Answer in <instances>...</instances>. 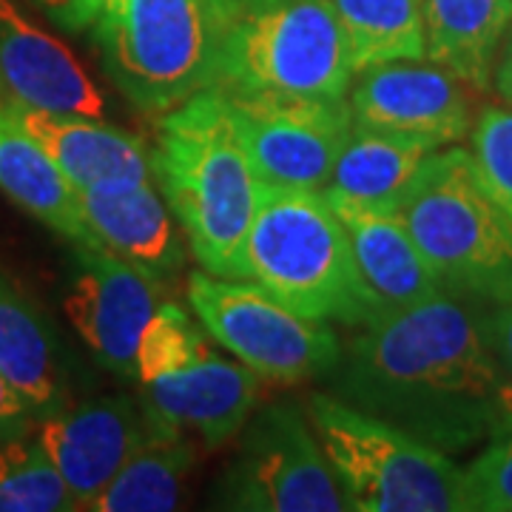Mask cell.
<instances>
[{
    "label": "cell",
    "mask_w": 512,
    "mask_h": 512,
    "mask_svg": "<svg viewBox=\"0 0 512 512\" xmlns=\"http://www.w3.org/2000/svg\"><path fill=\"white\" fill-rule=\"evenodd\" d=\"M0 376L43 421L72 404L69 365L49 316L0 268Z\"/></svg>",
    "instance_id": "ac0fdd59"
},
{
    "label": "cell",
    "mask_w": 512,
    "mask_h": 512,
    "mask_svg": "<svg viewBox=\"0 0 512 512\" xmlns=\"http://www.w3.org/2000/svg\"><path fill=\"white\" fill-rule=\"evenodd\" d=\"M353 126L424 143L433 151L470 137L473 89L430 60H396L353 74Z\"/></svg>",
    "instance_id": "4fadbf2b"
},
{
    "label": "cell",
    "mask_w": 512,
    "mask_h": 512,
    "mask_svg": "<svg viewBox=\"0 0 512 512\" xmlns=\"http://www.w3.org/2000/svg\"><path fill=\"white\" fill-rule=\"evenodd\" d=\"M333 208L345 222L359 274L376 299L379 313L404 311L447 293L396 211H365L348 205Z\"/></svg>",
    "instance_id": "d6986e66"
},
{
    "label": "cell",
    "mask_w": 512,
    "mask_h": 512,
    "mask_svg": "<svg viewBox=\"0 0 512 512\" xmlns=\"http://www.w3.org/2000/svg\"><path fill=\"white\" fill-rule=\"evenodd\" d=\"M464 510L512 512V433L495 436L493 444L464 467Z\"/></svg>",
    "instance_id": "4316f807"
},
{
    "label": "cell",
    "mask_w": 512,
    "mask_h": 512,
    "mask_svg": "<svg viewBox=\"0 0 512 512\" xmlns=\"http://www.w3.org/2000/svg\"><path fill=\"white\" fill-rule=\"evenodd\" d=\"M225 23L220 0H117L89 35L117 92L160 117L211 89Z\"/></svg>",
    "instance_id": "5b68a950"
},
{
    "label": "cell",
    "mask_w": 512,
    "mask_h": 512,
    "mask_svg": "<svg viewBox=\"0 0 512 512\" xmlns=\"http://www.w3.org/2000/svg\"><path fill=\"white\" fill-rule=\"evenodd\" d=\"M512 433V382L507 387V393H504V399H501V419H498V433L495 436H507Z\"/></svg>",
    "instance_id": "d6a6232c"
},
{
    "label": "cell",
    "mask_w": 512,
    "mask_h": 512,
    "mask_svg": "<svg viewBox=\"0 0 512 512\" xmlns=\"http://www.w3.org/2000/svg\"><path fill=\"white\" fill-rule=\"evenodd\" d=\"M165 285L97 245H74L63 311L97 365L137 379V350Z\"/></svg>",
    "instance_id": "7c38bea8"
},
{
    "label": "cell",
    "mask_w": 512,
    "mask_h": 512,
    "mask_svg": "<svg viewBox=\"0 0 512 512\" xmlns=\"http://www.w3.org/2000/svg\"><path fill=\"white\" fill-rule=\"evenodd\" d=\"M239 450L214 487L211 507L242 512H342L339 490L305 402L262 404L239 430Z\"/></svg>",
    "instance_id": "30bf717a"
},
{
    "label": "cell",
    "mask_w": 512,
    "mask_h": 512,
    "mask_svg": "<svg viewBox=\"0 0 512 512\" xmlns=\"http://www.w3.org/2000/svg\"><path fill=\"white\" fill-rule=\"evenodd\" d=\"M242 265L245 279L316 322L362 328L379 316L345 222L322 191L262 185Z\"/></svg>",
    "instance_id": "3957f363"
},
{
    "label": "cell",
    "mask_w": 512,
    "mask_h": 512,
    "mask_svg": "<svg viewBox=\"0 0 512 512\" xmlns=\"http://www.w3.org/2000/svg\"><path fill=\"white\" fill-rule=\"evenodd\" d=\"M328 376L330 396L447 456L495 439L510 387L481 319L453 293L373 316Z\"/></svg>",
    "instance_id": "6da1fadb"
},
{
    "label": "cell",
    "mask_w": 512,
    "mask_h": 512,
    "mask_svg": "<svg viewBox=\"0 0 512 512\" xmlns=\"http://www.w3.org/2000/svg\"><path fill=\"white\" fill-rule=\"evenodd\" d=\"M305 407L348 510H464V470L447 453L330 393H311Z\"/></svg>",
    "instance_id": "8992f818"
},
{
    "label": "cell",
    "mask_w": 512,
    "mask_h": 512,
    "mask_svg": "<svg viewBox=\"0 0 512 512\" xmlns=\"http://www.w3.org/2000/svg\"><path fill=\"white\" fill-rule=\"evenodd\" d=\"M220 94V92H217ZM262 185L322 191L353 131L348 97L222 94Z\"/></svg>",
    "instance_id": "8fae6325"
},
{
    "label": "cell",
    "mask_w": 512,
    "mask_h": 512,
    "mask_svg": "<svg viewBox=\"0 0 512 512\" xmlns=\"http://www.w3.org/2000/svg\"><path fill=\"white\" fill-rule=\"evenodd\" d=\"M0 100L55 114H106V97L83 63L12 0H0Z\"/></svg>",
    "instance_id": "9a60e30c"
},
{
    "label": "cell",
    "mask_w": 512,
    "mask_h": 512,
    "mask_svg": "<svg viewBox=\"0 0 512 512\" xmlns=\"http://www.w3.org/2000/svg\"><path fill=\"white\" fill-rule=\"evenodd\" d=\"M427 60L473 92L493 89V69L512 26V0H419Z\"/></svg>",
    "instance_id": "44dd1931"
},
{
    "label": "cell",
    "mask_w": 512,
    "mask_h": 512,
    "mask_svg": "<svg viewBox=\"0 0 512 512\" xmlns=\"http://www.w3.org/2000/svg\"><path fill=\"white\" fill-rule=\"evenodd\" d=\"M3 103L18 117L20 126L55 160L74 191L151 180L148 148L137 134L111 126L103 117L55 114V111L18 106L9 100Z\"/></svg>",
    "instance_id": "e0dca14e"
},
{
    "label": "cell",
    "mask_w": 512,
    "mask_h": 512,
    "mask_svg": "<svg viewBox=\"0 0 512 512\" xmlns=\"http://www.w3.org/2000/svg\"><path fill=\"white\" fill-rule=\"evenodd\" d=\"M481 325L498 365L512 382V299L504 305H493V311L487 313V319H481Z\"/></svg>",
    "instance_id": "f1b7e54d"
},
{
    "label": "cell",
    "mask_w": 512,
    "mask_h": 512,
    "mask_svg": "<svg viewBox=\"0 0 512 512\" xmlns=\"http://www.w3.org/2000/svg\"><path fill=\"white\" fill-rule=\"evenodd\" d=\"M0 191L43 222L57 237L72 245H92L86 222L80 217L77 191L63 177L55 160L43 151L35 137L20 126L18 117L0 100Z\"/></svg>",
    "instance_id": "7402d4cb"
},
{
    "label": "cell",
    "mask_w": 512,
    "mask_h": 512,
    "mask_svg": "<svg viewBox=\"0 0 512 512\" xmlns=\"http://www.w3.org/2000/svg\"><path fill=\"white\" fill-rule=\"evenodd\" d=\"M345 37L330 0H271L225 23L211 89L220 94L348 97Z\"/></svg>",
    "instance_id": "52a82bcc"
},
{
    "label": "cell",
    "mask_w": 512,
    "mask_h": 512,
    "mask_svg": "<svg viewBox=\"0 0 512 512\" xmlns=\"http://www.w3.org/2000/svg\"><path fill=\"white\" fill-rule=\"evenodd\" d=\"M222 9H225V15L228 20L237 18V15H245V12H254L259 6H265V3H271V0H220Z\"/></svg>",
    "instance_id": "1f68e13d"
},
{
    "label": "cell",
    "mask_w": 512,
    "mask_h": 512,
    "mask_svg": "<svg viewBox=\"0 0 512 512\" xmlns=\"http://www.w3.org/2000/svg\"><path fill=\"white\" fill-rule=\"evenodd\" d=\"M470 154L478 183L512 225V106H481L470 128Z\"/></svg>",
    "instance_id": "484cf974"
},
{
    "label": "cell",
    "mask_w": 512,
    "mask_h": 512,
    "mask_svg": "<svg viewBox=\"0 0 512 512\" xmlns=\"http://www.w3.org/2000/svg\"><path fill=\"white\" fill-rule=\"evenodd\" d=\"M345 37L353 74L396 63L427 60L419 0H330Z\"/></svg>",
    "instance_id": "cb8c5ba5"
},
{
    "label": "cell",
    "mask_w": 512,
    "mask_h": 512,
    "mask_svg": "<svg viewBox=\"0 0 512 512\" xmlns=\"http://www.w3.org/2000/svg\"><path fill=\"white\" fill-rule=\"evenodd\" d=\"M146 433L148 404L143 396L128 393L69 404L37 427V436L66 481L77 510L92 504L94 495L143 444Z\"/></svg>",
    "instance_id": "5bb4252c"
},
{
    "label": "cell",
    "mask_w": 512,
    "mask_h": 512,
    "mask_svg": "<svg viewBox=\"0 0 512 512\" xmlns=\"http://www.w3.org/2000/svg\"><path fill=\"white\" fill-rule=\"evenodd\" d=\"M35 419L20 402V396L9 387V382L0 376V444L9 439H18L23 433H32Z\"/></svg>",
    "instance_id": "f546056e"
},
{
    "label": "cell",
    "mask_w": 512,
    "mask_h": 512,
    "mask_svg": "<svg viewBox=\"0 0 512 512\" xmlns=\"http://www.w3.org/2000/svg\"><path fill=\"white\" fill-rule=\"evenodd\" d=\"M185 299L211 342L262 382H313L342 359L345 345L333 325L296 313L254 279L191 271Z\"/></svg>",
    "instance_id": "9c48e42d"
},
{
    "label": "cell",
    "mask_w": 512,
    "mask_h": 512,
    "mask_svg": "<svg viewBox=\"0 0 512 512\" xmlns=\"http://www.w3.org/2000/svg\"><path fill=\"white\" fill-rule=\"evenodd\" d=\"M72 510V493L37 433L0 444V512Z\"/></svg>",
    "instance_id": "d4e9b609"
},
{
    "label": "cell",
    "mask_w": 512,
    "mask_h": 512,
    "mask_svg": "<svg viewBox=\"0 0 512 512\" xmlns=\"http://www.w3.org/2000/svg\"><path fill=\"white\" fill-rule=\"evenodd\" d=\"M151 177L202 271L245 279V242L262 183L222 94L188 97L157 117Z\"/></svg>",
    "instance_id": "7a4b0ae2"
},
{
    "label": "cell",
    "mask_w": 512,
    "mask_h": 512,
    "mask_svg": "<svg viewBox=\"0 0 512 512\" xmlns=\"http://www.w3.org/2000/svg\"><path fill=\"white\" fill-rule=\"evenodd\" d=\"M137 382L146 404L188 430L202 450L237 439L265 384L239 359L222 356L200 322L165 299L137 350Z\"/></svg>",
    "instance_id": "ba28073f"
},
{
    "label": "cell",
    "mask_w": 512,
    "mask_h": 512,
    "mask_svg": "<svg viewBox=\"0 0 512 512\" xmlns=\"http://www.w3.org/2000/svg\"><path fill=\"white\" fill-rule=\"evenodd\" d=\"M49 18L55 20L57 26L69 29V32H92L97 20L109 12L117 0H37Z\"/></svg>",
    "instance_id": "83f0119b"
},
{
    "label": "cell",
    "mask_w": 512,
    "mask_h": 512,
    "mask_svg": "<svg viewBox=\"0 0 512 512\" xmlns=\"http://www.w3.org/2000/svg\"><path fill=\"white\" fill-rule=\"evenodd\" d=\"M441 288L461 299H512V225L481 188L470 148L433 151L396 205Z\"/></svg>",
    "instance_id": "277c9868"
},
{
    "label": "cell",
    "mask_w": 512,
    "mask_h": 512,
    "mask_svg": "<svg viewBox=\"0 0 512 512\" xmlns=\"http://www.w3.org/2000/svg\"><path fill=\"white\" fill-rule=\"evenodd\" d=\"M146 402V399H143ZM200 441L148 404V433L117 476L94 495L89 512L177 510L188 473L197 464Z\"/></svg>",
    "instance_id": "ffe728a7"
},
{
    "label": "cell",
    "mask_w": 512,
    "mask_h": 512,
    "mask_svg": "<svg viewBox=\"0 0 512 512\" xmlns=\"http://www.w3.org/2000/svg\"><path fill=\"white\" fill-rule=\"evenodd\" d=\"M493 92L498 94L501 103L512 106V26L504 43H501V52H498V60H495L493 69Z\"/></svg>",
    "instance_id": "4dcf8cb0"
},
{
    "label": "cell",
    "mask_w": 512,
    "mask_h": 512,
    "mask_svg": "<svg viewBox=\"0 0 512 512\" xmlns=\"http://www.w3.org/2000/svg\"><path fill=\"white\" fill-rule=\"evenodd\" d=\"M430 154L433 148L416 140L353 126L322 194L330 205L396 211L404 191Z\"/></svg>",
    "instance_id": "603a6c76"
},
{
    "label": "cell",
    "mask_w": 512,
    "mask_h": 512,
    "mask_svg": "<svg viewBox=\"0 0 512 512\" xmlns=\"http://www.w3.org/2000/svg\"><path fill=\"white\" fill-rule=\"evenodd\" d=\"M77 205L92 245L126 259L160 285L180 274L185 262L180 225L151 180L77 191Z\"/></svg>",
    "instance_id": "2e32d148"
}]
</instances>
